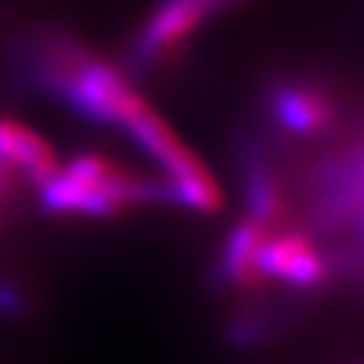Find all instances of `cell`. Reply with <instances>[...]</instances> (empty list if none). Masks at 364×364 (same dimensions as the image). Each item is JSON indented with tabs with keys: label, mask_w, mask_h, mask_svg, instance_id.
Segmentation results:
<instances>
[{
	"label": "cell",
	"mask_w": 364,
	"mask_h": 364,
	"mask_svg": "<svg viewBox=\"0 0 364 364\" xmlns=\"http://www.w3.org/2000/svg\"><path fill=\"white\" fill-rule=\"evenodd\" d=\"M33 190L38 208L51 218L107 220L129 208L175 205L167 182L159 175H144L97 152L61 162Z\"/></svg>",
	"instance_id": "cell-1"
},
{
	"label": "cell",
	"mask_w": 364,
	"mask_h": 364,
	"mask_svg": "<svg viewBox=\"0 0 364 364\" xmlns=\"http://www.w3.org/2000/svg\"><path fill=\"white\" fill-rule=\"evenodd\" d=\"M326 258L309 235L301 230H276L268 228L258 245L253 261V279L273 281V284L311 289L324 284Z\"/></svg>",
	"instance_id": "cell-2"
},
{
	"label": "cell",
	"mask_w": 364,
	"mask_h": 364,
	"mask_svg": "<svg viewBox=\"0 0 364 364\" xmlns=\"http://www.w3.org/2000/svg\"><path fill=\"white\" fill-rule=\"evenodd\" d=\"M223 0H162L149 16L132 46V61L136 66H152L172 53L205 18L215 13Z\"/></svg>",
	"instance_id": "cell-3"
},
{
	"label": "cell",
	"mask_w": 364,
	"mask_h": 364,
	"mask_svg": "<svg viewBox=\"0 0 364 364\" xmlns=\"http://www.w3.org/2000/svg\"><path fill=\"white\" fill-rule=\"evenodd\" d=\"M0 165L8 167L21 182L36 188L61 165L53 147L36 129L0 117Z\"/></svg>",
	"instance_id": "cell-4"
},
{
	"label": "cell",
	"mask_w": 364,
	"mask_h": 364,
	"mask_svg": "<svg viewBox=\"0 0 364 364\" xmlns=\"http://www.w3.org/2000/svg\"><path fill=\"white\" fill-rule=\"evenodd\" d=\"M271 109L276 122L299 136L324 134L334 124V107L329 99L309 86H281L273 94Z\"/></svg>",
	"instance_id": "cell-5"
},
{
	"label": "cell",
	"mask_w": 364,
	"mask_h": 364,
	"mask_svg": "<svg viewBox=\"0 0 364 364\" xmlns=\"http://www.w3.org/2000/svg\"><path fill=\"white\" fill-rule=\"evenodd\" d=\"M33 309V296L28 286L18 276L0 273V318L3 321H21Z\"/></svg>",
	"instance_id": "cell-6"
},
{
	"label": "cell",
	"mask_w": 364,
	"mask_h": 364,
	"mask_svg": "<svg viewBox=\"0 0 364 364\" xmlns=\"http://www.w3.org/2000/svg\"><path fill=\"white\" fill-rule=\"evenodd\" d=\"M18 193H21V180L8 167L0 165V223L8 218L13 203L18 200Z\"/></svg>",
	"instance_id": "cell-7"
}]
</instances>
